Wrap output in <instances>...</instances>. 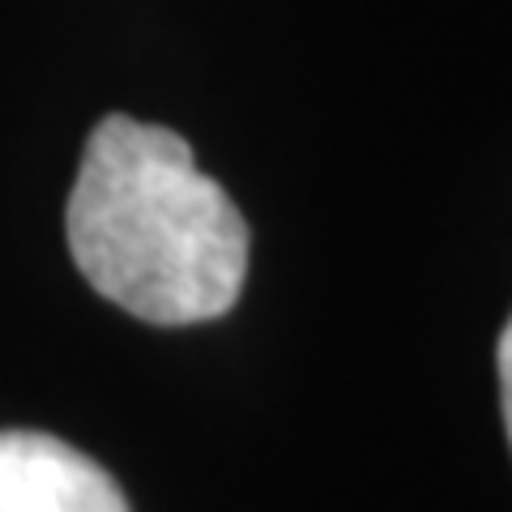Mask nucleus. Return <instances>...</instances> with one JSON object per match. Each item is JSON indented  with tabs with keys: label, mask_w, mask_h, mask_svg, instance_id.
Returning a JSON list of instances; mask_svg holds the SVG:
<instances>
[{
	"label": "nucleus",
	"mask_w": 512,
	"mask_h": 512,
	"mask_svg": "<svg viewBox=\"0 0 512 512\" xmlns=\"http://www.w3.org/2000/svg\"><path fill=\"white\" fill-rule=\"evenodd\" d=\"M69 252L107 303L150 325H201L235 308L248 222L163 124L107 116L69 192Z\"/></svg>",
	"instance_id": "nucleus-1"
},
{
	"label": "nucleus",
	"mask_w": 512,
	"mask_h": 512,
	"mask_svg": "<svg viewBox=\"0 0 512 512\" xmlns=\"http://www.w3.org/2000/svg\"><path fill=\"white\" fill-rule=\"evenodd\" d=\"M0 512H133L120 483L47 431H0Z\"/></svg>",
	"instance_id": "nucleus-2"
},
{
	"label": "nucleus",
	"mask_w": 512,
	"mask_h": 512,
	"mask_svg": "<svg viewBox=\"0 0 512 512\" xmlns=\"http://www.w3.org/2000/svg\"><path fill=\"white\" fill-rule=\"evenodd\" d=\"M495 372H500V406H504V427L512 444V316L500 333V346H495Z\"/></svg>",
	"instance_id": "nucleus-3"
}]
</instances>
